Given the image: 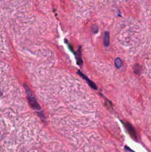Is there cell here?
I'll list each match as a JSON object with an SVG mask.
<instances>
[{
	"label": "cell",
	"mask_w": 151,
	"mask_h": 152,
	"mask_svg": "<svg viewBox=\"0 0 151 152\" xmlns=\"http://www.w3.org/2000/svg\"><path fill=\"white\" fill-rule=\"evenodd\" d=\"M124 125V126H125L126 129L127 130V131H128V133L130 134V135H131V136H132L133 139H136L137 134H136V130H135V128H134V127L133 126L131 123H129V122H125Z\"/></svg>",
	"instance_id": "7a4b0ae2"
},
{
	"label": "cell",
	"mask_w": 151,
	"mask_h": 152,
	"mask_svg": "<svg viewBox=\"0 0 151 152\" xmlns=\"http://www.w3.org/2000/svg\"><path fill=\"white\" fill-rule=\"evenodd\" d=\"M125 150L127 151V152H134L133 151L131 150V148H128V147H127V146H125Z\"/></svg>",
	"instance_id": "30bf717a"
},
{
	"label": "cell",
	"mask_w": 151,
	"mask_h": 152,
	"mask_svg": "<svg viewBox=\"0 0 151 152\" xmlns=\"http://www.w3.org/2000/svg\"><path fill=\"white\" fill-rule=\"evenodd\" d=\"M122 61L120 58H116V60H115V65L117 68H120L122 67Z\"/></svg>",
	"instance_id": "8992f818"
},
{
	"label": "cell",
	"mask_w": 151,
	"mask_h": 152,
	"mask_svg": "<svg viewBox=\"0 0 151 152\" xmlns=\"http://www.w3.org/2000/svg\"><path fill=\"white\" fill-rule=\"evenodd\" d=\"M104 45L105 47L110 45V33L109 32H105L104 35Z\"/></svg>",
	"instance_id": "5b68a950"
},
{
	"label": "cell",
	"mask_w": 151,
	"mask_h": 152,
	"mask_svg": "<svg viewBox=\"0 0 151 152\" xmlns=\"http://www.w3.org/2000/svg\"><path fill=\"white\" fill-rule=\"evenodd\" d=\"M76 59H77V62L79 66L82 65V59H81V47H79L77 53H75Z\"/></svg>",
	"instance_id": "277c9868"
},
{
	"label": "cell",
	"mask_w": 151,
	"mask_h": 152,
	"mask_svg": "<svg viewBox=\"0 0 151 152\" xmlns=\"http://www.w3.org/2000/svg\"><path fill=\"white\" fill-rule=\"evenodd\" d=\"M140 69V67L138 65H136L135 66V68H134V71L136 72V74H139V72H138V70Z\"/></svg>",
	"instance_id": "ba28073f"
},
{
	"label": "cell",
	"mask_w": 151,
	"mask_h": 152,
	"mask_svg": "<svg viewBox=\"0 0 151 152\" xmlns=\"http://www.w3.org/2000/svg\"><path fill=\"white\" fill-rule=\"evenodd\" d=\"M77 74H78L80 76H81V77H82L83 79H84V80H85L86 82H87V83H88V85H89V86H90V87H91L93 89H94V90H97L96 85L94 83H93V82L91 80H90V79H88V78L87 77V76H86L84 74L81 73V71H77Z\"/></svg>",
	"instance_id": "3957f363"
},
{
	"label": "cell",
	"mask_w": 151,
	"mask_h": 152,
	"mask_svg": "<svg viewBox=\"0 0 151 152\" xmlns=\"http://www.w3.org/2000/svg\"><path fill=\"white\" fill-rule=\"evenodd\" d=\"M65 42H66V43H67V45H68V48H69V49H70V51H72V52H73V54H75L74 51H73V48H72V46H71V45H70V44H69V43H68V42H67V40H66V41H65Z\"/></svg>",
	"instance_id": "9c48e42d"
},
{
	"label": "cell",
	"mask_w": 151,
	"mask_h": 152,
	"mask_svg": "<svg viewBox=\"0 0 151 152\" xmlns=\"http://www.w3.org/2000/svg\"><path fill=\"white\" fill-rule=\"evenodd\" d=\"M92 31L94 33H96L97 32L99 31V28H98V26H97L96 25H93Z\"/></svg>",
	"instance_id": "52a82bcc"
},
{
	"label": "cell",
	"mask_w": 151,
	"mask_h": 152,
	"mask_svg": "<svg viewBox=\"0 0 151 152\" xmlns=\"http://www.w3.org/2000/svg\"><path fill=\"white\" fill-rule=\"evenodd\" d=\"M24 87L25 88V92L26 94H27V100H28V103L30 105V107H31L33 109L37 111L38 114H39V112L42 113L41 107H40V105L39 104L38 101H37V98H36L35 96H34V93H33V91L31 90V89H30V88H29V86H27L26 84L24 85Z\"/></svg>",
	"instance_id": "6da1fadb"
}]
</instances>
